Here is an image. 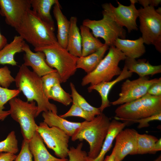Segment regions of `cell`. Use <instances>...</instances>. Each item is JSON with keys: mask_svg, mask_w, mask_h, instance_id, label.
<instances>
[{"mask_svg": "<svg viewBox=\"0 0 161 161\" xmlns=\"http://www.w3.org/2000/svg\"><path fill=\"white\" fill-rule=\"evenodd\" d=\"M14 78L16 87L22 92L27 101H35L37 103V116L41 112L48 111L57 114L56 106L50 103L44 94L41 77L23 64Z\"/></svg>", "mask_w": 161, "mask_h": 161, "instance_id": "6da1fadb", "label": "cell"}, {"mask_svg": "<svg viewBox=\"0 0 161 161\" xmlns=\"http://www.w3.org/2000/svg\"><path fill=\"white\" fill-rule=\"evenodd\" d=\"M110 119L101 113L90 121L82 122L71 137V140H85L89 143V151L87 157L91 159L96 158L99 153L107 135L110 123Z\"/></svg>", "mask_w": 161, "mask_h": 161, "instance_id": "7a4b0ae2", "label": "cell"}, {"mask_svg": "<svg viewBox=\"0 0 161 161\" xmlns=\"http://www.w3.org/2000/svg\"><path fill=\"white\" fill-rule=\"evenodd\" d=\"M15 30L19 36L34 48L57 43L54 31L31 9Z\"/></svg>", "mask_w": 161, "mask_h": 161, "instance_id": "3957f363", "label": "cell"}, {"mask_svg": "<svg viewBox=\"0 0 161 161\" xmlns=\"http://www.w3.org/2000/svg\"><path fill=\"white\" fill-rule=\"evenodd\" d=\"M34 50L44 54L47 64L55 68L59 74L61 83L66 82L76 72L78 57L71 54L58 42L34 48Z\"/></svg>", "mask_w": 161, "mask_h": 161, "instance_id": "277c9868", "label": "cell"}, {"mask_svg": "<svg viewBox=\"0 0 161 161\" xmlns=\"http://www.w3.org/2000/svg\"><path fill=\"white\" fill-rule=\"evenodd\" d=\"M161 113V96L147 93L134 101L120 105L115 111V119L128 122Z\"/></svg>", "mask_w": 161, "mask_h": 161, "instance_id": "5b68a950", "label": "cell"}, {"mask_svg": "<svg viewBox=\"0 0 161 161\" xmlns=\"http://www.w3.org/2000/svg\"><path fill=\"white\" fill-rule=\"evenodd\" d=\"M109 49L107 54L96 68L83 78L81 83L82 86L109 81L115 76L120 74L122 70L118 66L119 64L120 61L125 60L126 57L114 46L109 47Z\"/></svg>", "mask_w": 161, "mask_h": 161, "instance_id": "8992f818", "label": "cell"}, {"mask_svg": "<svg viewBox=\"0 0 161 161\" xmlns=\"http://www.w3.org/2000/svg\"><path fill=\"white\" fill-rule=\"evenodd\" d=\"M9 103L10 115L19 124L24 139L29 141L37 131L38 127L35 120L38 112L35 101H24L16 97Z\"/></svg>", "mask_w": 161, "mask_h": 161, "instance_id": "52a82bcc", "label": "cell"}, {"mask_svg": "<svg viewBox=\"0 0 161 161\" xmlns=\"http://www.w3.org/2000/svg\"><path fill=\"white\" fill-rule=\"evenodd\" d=\"M140 30L144 43L154 45L161 52V15L154 7L148 6L138 10Z\"/></svg>", "mask_w": 161, "mask_h": 161, "instance_id": "ba28073f", "label": "cell"}, {"mask_svg": "<svg viewBox=\"0 0 161 161\" xmlns=\"http://www.w3.org/2000/svg\"><path fill=\"white\" fill-rule=\"evenodd\" d=\"M103 17L96 20L86 19L83 21L82 25L88 27L96 38H101L105 41L104 44L109 47L114 46L118 38L125 39L126 32L123 27L118 25L110 16L102 12Z\"/></svg>", "mask_w": 161, "mask_h": 161, "instance_id": "9c48e42d", "label": "cell"}, {"mask_svg": "<svg viewBox=\"0 0 161 161\" xmlns=\"http://www.w3.org/2000/svg\"><path fill=\"white\" fill-rule=\"evenodd\" d=\"M37 131L47 147L52 150L58 158L67 159L70 137L55 126L49 127L44 122L38 126Z\"/></svg>", "mask_w": 161, "mask_h": 161, "instance_id": "30bf717a", "label": "cell"}, {"mask_svg": "<svg viewBox=\"0 0 161 161\" xmlns=\"http://www.w3.org/2000/svg\"><path fill=\"white\" fill-rule=\"evenodd\" d=\"M129 6H125L118 1L117 7L111 3H105L102 5L103 11L110 16L120 26L126 27L129 32L138 30L136 20L138 17V11L135 6L138 0H131Z\"/></svg>", "mask_w": 161, "mask_h": 161, "instance_id": "8fae6325", "label": "cell"}, {"mask_svg": "<svg viewBox=\"0 0 161 161\" xmlns=\"http://www.w3.org/2000/svg\"><path fill=\"white\" fill-rule=\"evenodd\" d=\"M161 80V78L149 80L148 76L131 80L127 79L121 85L119 98L110 103L114 106L122 105L139 99L147 93L152 84Z\"/></svg>", "mask_w": 161, "mask_h": 161, "instance_id": "7c38bea8", "label": "cell"}, {"mask_svg": "<svg viewBox=\"0 0 161 161\" xmlns=\"http://www.w3.org/2000/svg\"><path fill=\"white\" fill-rule=\"evenodd\" d=\"M31 7L30 0H0V14L15 29Z\"/></svg>", "mask_w": 161, "mask_h": 161, "instance_id": "4fadbf2b", "label": "cell"}, {"mask_svg": "<svg viewBox=\"0 0 161 161\" xmlns=\"http://www.w3.org/2000/svg\"><path fill=\"white\" fill-rule=\"evenodd\" d=\"M138 133L134 129L128 128L117 135L112 150L114 153V161H122L128 155H135Z\"/></svg>", "mask_w": 161, "mask_h": 161, "instance_id": "5bb4252c", "label": "cell"}, {"mask_svg": "<svg viewBox=\"0 0 161 161\" xmlns=\"http://www.w3.org/2000/svg\"><path fill=\"white\" fill-rule=\"evenodd\" d=\"M22 50L25 53L24 55L23 64L27 66H30L33 72L40 77L49 73L57 72L55 69L50 67L47 64L45 56L42 52H33L29 45L25 43Z\"/></svg>", "mask_w": 161, "mask_h": 161, "instance_id": "9a60e30c", "label": "cell"}, {"mask_svg": "<svg viewBox=\"0 0 161 161\" xmlns=\"http://www.w3.org/2000/svg\"><path fill=\"white\" fill-rule=\"evenodd\" d=\"M133 73L128 70L124 65L120 74L114 80L108 82H103L95 85H90L88 88L89 92L93 90L96 91L100 95L101 99V104L99 108L101 112L106 108L111 105L108 99L109 93L113 87L118 82L130 77Z\"/></svg>", "mask_w": 161, "mask_h": 161, "instance_id": "2e32d148", "label": "cell"}, {"mask_svg": "<svg viewBox=\"0 0 161 161\" xmlns=\"http://www.w3.org/2000/svg\"><path fill=\"white\" fill-rule=\"evenodd\" d=\"M128 122H122L115 119L110 122L109 130L100 151L94 159L86 157L85 161H104L105 156L111 148L113 142L117 135L123 129Z\"/></svg>", "mask_w": 161, "mask_h": 161, "instance_id": "e0dca14e", "label": "cell"}, {"mask_svg": "<svg viewBox=\"0 0 161 161\" xmlns=\"http://www.w3.org/2000/svg\"><path fill=\"white\" fill-rule=\"evenodd\" d=\"M144 44L142 37L135 40L118 38L114 45L126 57L136 59L140 57L145 52Z\"/></svg>", "mask_w": 161, "mask_h": 161, "instance_id": "ac0fdd59", "label": "cell"}, {"mask_svg": "<svg viewBox=\"0 0 161 161\" xmlns=\"http://www.w3.org/2000/svg\"><path fill=\"white\" fill-rule=\"evenodd\" d=\"M29 147L34 161H68V159L56 157L48 151L41 136L36 131L29 140Z\"/></svg>", "mask_w": 161, "mask_h": 161, "instance_id": "d6986e66", "label": "cell"}, {"mask_svg": "<svg viewBox=\"0 0 161 161\" xmlns=\"http://www.w3.org/2000/svg\"><path fill=\"white\" fill-rule=\"evenodd\" d=\"M145 59H135L126 57L125 59V66L128 70L132 73L137 74L140 77L149 75L153 76L161 73V65H152Z\"/></svg>", "mask_w": 161, "mask_h": 161, "instance_id": "ffe728a7", "label": "cell"}, {"mask_svg": "<svg viewBox=\"0 0 161 161\" xmlns=\"http://www.w3.org/2000/svg\"><path fill=\"white\" fill-rule=\"evenodd\" d=\"M42 116L44 122L49 127H57L64 131L70 137L73 135L76 129L82 124V122L69 121L51 111L43 112Z\"/></svg>", "mask_w": 161, "mask_h": 161, "instance_id": "44dd1931", "label": "cell"}, {"mask_svg": "<svg viewBox=\"0 0 161 161\" xmlns=\"http://www.w3.org/2000/svg\"><path fill=\"white\" fill-rule=\"evenodd\" d=\"M61 8L58 0L53 6V12L57 25V34L56 37L57 42L62 47L66 49L70 21L63 13Z\"/></svg>", "mask_w": 161, "mask_h": 161, "instance_id": "7402d4cb", "label": "cell"}, {"mask_svg": "<svg viewBox=\"0 0 161 161\" xmlns=\"http://www.w3.org/2000/svg\"><path fill=\"white\" fill-rule=\"evenodd\" d=\"M25 43L24 39L19 35H16L13 40L7 44L0 50V64L17 65L14 59L15 55L23 52L22 48Z\"/></svg>", "mask_w": 161, "mask_h": 161, "instance_id": "603a6c76", "label": "cell"}, {"mask_svg": "<svg viewBox=\"0 0 161 161\" xmlns=\"http://www.w3.org/2000/svg\"><path fill=\"white\" fill-rule=\"evenodd\" d=\"M70 27L68 35L66 50L73 55L82 56L81 36L77 25V18L72 16L70 18Z\"/></svg>", "mask_w": 161, "mask_h": 161, "instance_id": "cb8c5ba5", "label": "cell"}, {"mask_svg": "<svg viewBox=\"0 0 161 161\" xmlns=\"http://www.w3.org/2000/svg\"><path fill=\"white\" fill-rule=\"evenodd\" d=\"M109 47L104 45L95 52L85 56L78 57L76 67L83 69L88 74L93 71L103 58L104 55Z\"/></svg>", "mask_w": 161, "mask_h": 161, "instance_id": "d4e9b609", "label": "cell"}, {"mask_svg": "<svg viewBox=\"0 0 161 161\" xmlns=\"http://www.w3.org/2000/svg\"><path fill=\"white\" fill-rule=\"evenodd\" d=\"M32 10L44 23L55 31L54 22L50 10L58 0H30Z\"/></svg>", "mask_w": 161, "mask_h": 161, "instance_id": "484cf974", "label": "cell"}, {"mask_svg": "<svg viewBox=\"0 0 161 161\" xmlns=\"http://www.w3.org/2000/svg\"><path fill=\"white\" fill-rule=\"evenodd\" d=\"M82 46V56H87L103 46L104 44L95 37L90 29L81 25L80 26Z\"/></svg>", "mask_w": 161, "mask_h": 161, "instance_id": "4316f807", "label": "cell"}, {"mask_svg": "<svg viewBox=\"0 0 161 161\" xmlns=\"http://www.w3.org/2000/svg\"><path fill=\"white\" fill-rule=\"evenodd\" d=\"M158 140L157 138L154 136L138 133L136 140L135 155L152 154L154 146Z\"/></svg>", "mask_w": 161, "mask_h": 161, "instance_id": "83f0119b", "label": "cell"}, {"mask_svg": "<svg viewBox=\"0 0 161 161\" xmlns=\"http://www.w3.org/2000/svg\"><path fill=\"white\" fill-rule=\"evenodd\" d=\"M69 85L71 91L72 103L78 106L94 117L102 113L101 112L99 108L91 106L79 93L72 83L70 82Z\"/></svg>", "mask_w": 161, "mask_h": 161, "instance_id": "f1b7e54d", "label": "cell"}, {"mask_svg": "<svg viewBox=\"0 0 161 161\" xmlns=\"http://www.w3.org/2000/svg\"><path fill=\"white\" fill-rule=\"evenodd\" d=\"M21 92L18 89H10L0 86V120H3L10 115L9 110H3L4 105L11 99L17 96Z\"/></svg>", "mask_w": 161, "mask_h": 161, "instance_id": "f546056e", "label": "cell"}, {"mask_svg": "<svg viewBox=\"0 0 161 161\" xmlns=\"http://www.w3.org/2000/svg\"><path fill=\"white\" fill-rule=\"evenodd\" d=\"M60 83V82L57 83L51 89L49 99H52L67 106L72 102L71 95L62 88Z\"/></svg>", "mask_w": 161, "mask_h": 161, "instance_id": "4dcf8cb0", "label": "cell"}, {"mask_svg": "<svg viewBox=\"0 0 161 161\" xmlns=\"http://www.w3.org/2000/svg\"><path fill=\"white\" fill-rule=\"evenodd\" d=\"M18 151V141L15 131H13L5 140L0 142V154L8 153L15 154Z\"/></svg>", "mask_w": 161, "mask_h": 161, "instance_id": "1f68e13d", "label": "cell"}, {"mask_svg": "<svg viewBox=\"0 0 161 161\" xmlns=\"http://www.w3.org/2000/svg\"><path fill=\"white\" fill-rule=\"evenodd\" d=\"M44 92L49 99L50 91L54 85L60 82L59 75L57 72L47 74L41 77Z\"/></svg>", "mask_w": 161, "mask_h": 161, "instance_id": "d6a6232c", "label": "cell"}, {"mask_svg": "<svg viewBox=\"0 0 161 161\" xmlns=\"http://www.w3.org/2000/svg\"><path fill=\"white\" fill-rule=\"evenodd\" d=\"M60 116L64 118L69 117H79L83 118L87 121L92 120L95 117H94L74 103H72L70 109L66 112L60 115Z\"/></svg>", "mask_w": 161, "mask_h": 161, "instance_id": "836d02e7", "label": "cell"}, {"mask_svg": "<svg viewBox=\"0 0 161 161\" xmlns=\"http://www.w3.org/2000/svg\"><path fill=\"white\" fill-rule=\"evenodd\" d=\"M83 146V143L81 142L75 148L73 146L70 147L68 153V161H85L87 153L82 150Z\"/></svg>", "mask_w": 161, "mask_h": 161, "instance_id": "e575fe53", "label": "cell"}, {"mask_svg": "<svg viewBox=\"0 0 161 161\" xmlns=\"http://www.w3.org/2000/svg\"><path fill=\"white\" fill-rule=\"evenodd\" d=\"M14 161H33L29 147V141L23 139L21 151Z\"/></svg>", "mask_w": 161, "mask_h": 161, "instance_id": "d590c367", "label": "cell"}, {"mask_svg": "<svg viewBox=\"0 0 161 161\" xmlns=\"http://www.w3.org/2000/svg\"><path fill=\"white\" fill-rule=\"evenodd\" d=\"M15 81V78L11 75V72L7 66L0 68V86L8 88Z\"/></svg>", "mask_w": 161, "mask_h": 161, "instance_id": "8d00e7d4", "label": "cell"}, {"mask_svg": "<svg viewBox=\"0 0 161 161\" xmlns=\"http://www.w3.org/2000/svg\"><path fill=\"white\" fill-rule=\"evenodd\" d=\"M161 120V113H159L154 114L151 116L145 118L129 121V122H131L135 123H138L139 125L137 126L139 129L143 128L149 126V122L154 120Z\"/></svg>", "mask_w": 161, "mask_h": 161, "instance_id": "74e56055", "label": "cell"}, {"mask_svg": "<svg viewBox=\"0 0 161 161\" xmlns=\"http://www.w3.org/2000/svg\"><path fill=\"white\" fill-rule=\"evenodd\" d=\"M147 93L154 96H161V80L152 84L149 88Z\"/></svg>", "mask_w": 161, "mask_h": 161, "instance_id": "f35d334b", "label": "cell"}, {"mask_svg": "<svg viewBox=\"0 0 161 161\" xmlns=\"http://www.w3.org/2000/svg\"><path fill=\"white\" fill-rule=\"evenodd\" d=\"M141 4L143 7L148 6L153 7L157 6L161 2L160 0H138V2Z\"/></svg>", "mask_w": 161, "mask_h": 161, "instance_id": "ab89813d", "label": "cell"}, {"mask_svg": "<svg viewBox=\"0 0 161 161\" xmlns=\"http://www.w3.org/2000/svg\"><path fill=\"white\" fill-rule=\"evenodd\" d=\"M16 156L15 154L8 153L0 154V161H14Z\"/></svg>", "mask_w": 161, "mask_h": 161, "instance_id": "60d3db41", "label": "cell"}, {"mask_svg": "<svg viewBox=\"0 0 161 161\" xmlns=\"http://www.w3.org/2000/svg\"><path fill=\"white\" fill-rule=\"evenodd\" d=\"M161 139H158L156 142L154 146L153 154H155L157 152L161 151Z\"/></svg>", "mask_w": 161, "mask_h": 161, "instance_id": "b9f144b4", "label": "cell"}, {"mask_svg": "<svg viewBox=\"0 0 161 161\" xmlns=\"http://www.w3.org/2000/svg\"><path fill=\"white\" fill-rule=\"evenodd\" d=\"M7 44L6 37L1 34L0 32V50Z\"/></svg>", "mask_w": 161, "mask_h": 161, "instance_id": "7bdbcfd3", "label": "cell"}, {"mask_svg": "<svg viewBox=\"0 0 161 161\" xmlns=\"http://www.w3.org/2000/svg\"><path fill=\"white\" fill-rule=\"evenodd\" d=\"M104 161H114V153L113 151H112L110 155L106 157Z\"/></svg>", "mask_w": 161, "mask_h": 161, "instance_id": "ee69618b", "label": "cell"}, {"mask_svg": "<svg viewBox=\"0 0 161 161\" xmlns=\"http://www.w3.org/2000/svg\"><path fill=\"white\" fill-rule=\"evenodd\" d=\"M156 11L157 13L161 15V8L160 7H159L158 9L156 10Z\"/></svg>", "mask_w": 161, "mask_h": 161, "instance_id": "f6af8a7d", "label": "cell"}, {"mask_svg": "<svg viewBox=\"0 0 161 161\" xmlns=\"http://www.w3.org/2000/svg\"><path fill=\"white\" fill-rule=\"evenodd\" d=\"M154 161H161V156H159L156 159L154 160Z\"/></svg>", "mask_w": 161, "mask_h": 161, "instance_id": "bcb514c9", "label": "cell"}]
</instances>
